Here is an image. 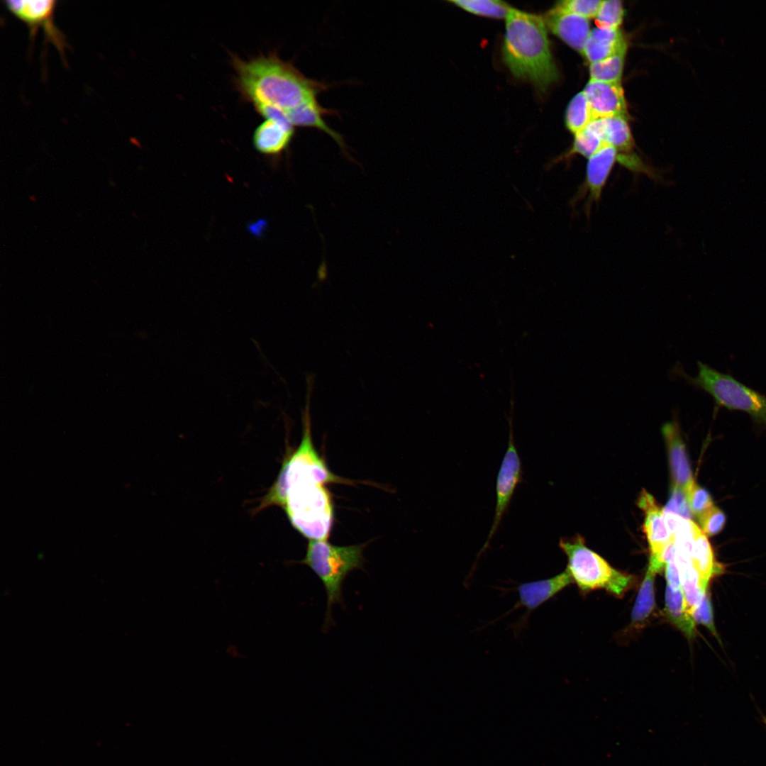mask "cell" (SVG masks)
<instances>
[{
    "label": "cell",
    "mask_w": 766,
    "mask_h": 766,
    "mask_svg": "<svg viewBox=\"0 0 766 766\" xmlns=\"http://www.w3.org/2000/svg\"><path fill=\"white\" fill-rule=\"evenodd\" d=\"M623 14L624 10L621 1H602L596 16V24L601 28H619Z\"/></svg>",
    "instance_id": "26"
},
{
    "label": "cell",
    "mask_w": 766,
    "mask_h": 766,
    "mask_svg": "<svg viewBox=\"0 0 766 766\" xmlns=\"http://www.w3.org/2000/svg\"><path fill=\"white\" fill-rule=\"evenodd\" d=\"M365 544L339 546L328 540H309L306 553L300 564L305 565L321 581L327 596L325 626L331 621L333 604H343V585L347 576L364 565Z\"/></svg>",
    "instance_id": "5"
},
{
    "label": "cell",
    "mask_w": 766,
    "mask_h": 766,
    "mask_svg": "<svg viewBox=\"0 0 766 766\" xmlns=\"http://www.w3.org/2000/svg\"><path fill=\"white\" fill-rule=\"evenodd\" d=\"M674 419L665 423L662 427V433L668 450L673 486L686 494L695 483L685 450V445L681 436L678 422Z\"/></svg>",
    "instance_id": "12"
},
{
    "label": "cell",
    "mask_w": 766,
    "mask_h": 766,
    "mask_svg": "<svg viewBox=\"0 0 766 766\" xmlns=\"http://www.w3.org/2000/svg\"><path fill=\"white\" fill-rule=\"evenodd\" d=\"M514 394L511 398V409L508 419L509 424V440L506 451L501 461L496 482V506L494 517L487 539L479 553L489 546L496 533L501 519L506 512L518 484L522 479V465L515 445L513 431Z\"/></svg>",
    "instance_id": "7"
},
{
    "label": "cell",
    "mask_w": 766,
    "mask_h": 766,
    "mask_svg": "<svg viewBox=\"0 0 766 766\" xmlns=\"http://www.w3.org/2000/svg\"><path fill=\"white\" fill-rule=\"evenodd\" d=\"M657 573L655 570L648 567L631 611L633 624L638 625L644 622L654 609L655 577Z\"/></svg>",
    "instance_id": "21"
},
{
    "label": "cell",
    "mask_w": 766,
    "mask_h": 766,
    "mask_svg": "<svg viewBox=\"0 0 766 766\" xmlns=\"http://www.w3.org/2000/svg\"><path fill=\"white\" fill-rule=\"evenodd\" d=\"M450 2L469 13L494 18H506L511 8L506 2L498 0H452Z\"/></svg>",
    "instance_id": "25"
},
{
    "label": "cell",
    "mask_w": 766,
    "mask_h": 766,
    "mask_svg": "<svg viewBox=\"0 0 766 766\" xmlns=\"http://www.w3.org/2000/svg\"><path fill=\"white\" fill-rule=\"evenodd\" d=\"M573 582L567 570L553 577L531 581L519 584L516 590L518 601L510 610L513 611L519 607L526 609V618L535 609L553 597Z\"/></svg>",
    "instance_id": "13"
},
{
    "label": "cell",
    "mask_w": 766,
    "mask_h": 766,
    "mask_svg": "<svg viewBox=\"0 0 766 766\" xmlns=\"http://www.w3.org/2000/svg\"><path fill=\"white\" fill-rule=\"evenodd\" d=\"M626 42L619 28L593 29L582 52L591 63L608 58L626 50Z\"/></svg>",
    "instance_id": "16"
},
{
    "label": "cell",
    "mask_w": 766,
    "mask_h": 766,
    "mask_svg": "<svg viewBox=\"0 0 766 766\" xmlns=\"http://www.w3.org/2000/svg\"><path fill=\"white\" fill-rule=\"evenodd\" d=\"M505 18V65L515 77L527 79L544 91L558 79L559 73L543 18L511 7Z\"/></svg>",
    "instance_id": "3"
},
{
    "label": "cell",
    "mask_w": 766,
    "mask_h": 766,
    "mask_svg": "<svg viewBox=\"0 0 766 766\" xmlns=\"http://www.w3.org/2000/svg\"><path fill=\"white\" fill-rule=\"evenodd\" d=\"M559 545L567 557L566 570L582 591L605 589L621 596L633 578L613 568L601 556L584 545L580 536L560 539Z\"/></svg>",
    "instance_id": "6"
},
{
    "label": "cell",
    "mask_w": 766,
    "mask_h": 766,
    "mask_svg": "<svg viewBox=\"0 0 766 766\" xmlns=\"http://www.w3.org/2000/svg\"><path fill=\"white\" fill-rule=\"evenodd\" d=\"M233 65L238 90L258 112L274 109L286 116L328 88L323 82L306 77L291 63L274 54L248 61L233 57Z\"/></svg>",
    "instance_id": "2"
},
{
    "label": "cell",
    "mask_w": 766,
    "mask_h": 766,
    "mask_svg": "<svg viewBox=\"0 0 766 766\" xmlns=\"http://www.w3.org/2000/svg\"><path fill=\"white\" fill-rule=\"evenodd\" d=\"M638 504L645 514L643 529L650 545V557H655L673 538V535L667 526L663 509L645 489L640 495Z\"/></svg>",
    "instance_id": "14"
},
{
    "label": "cell",
    "mask_w": 766,
    "mask_h": 766,
    "mask_svg": "<svg viewBox=\"0 0 766 766\" xmlns=\"http://www.w3.org/2000/svg\"><path fill=\"white\" fill-rule=\"evenodd\" d=\"M601 2L600 0H566L558 2L555 6L565 11L589 18L596 16Z\"/></svg>",
    "instance_id": "29"
},
{
    "label": "cell",
    "mask_w": 766,
    "mask_h": 766,
    "mask_svg": "<svg viewBox=\"0 0 766 766\" xmlns=\"http://www.w3.org/2000/svg\"><path fill=\"white\" fill-rule=\"evenodd\" d=\"M593 120L627 115L626 103L621 83L589 81L583 91Z\"/></svg>",
    "instance_id": "10"
},
{
    "label": "cell",
    "mask_w": 766,
    "mask_h": 766,
    "mask_svg": "<svg viewBox=\"0 0 766 766\" xmlns=\"http://www.w3.org/2000/svg\"><path fill=\"white\" fill-rule=\"evenodd\" d=\"M616 161H618L617 150L604 143L589 158L584 181L572 199L571 205L574 206L578 201L586 199L584 210L589 216L593 203H597L600 200L603 189Z\"/></svg>",
    "instance_id": "8"
},
{
    "label": "cell",
    "mask_w": 766,
    "mask_h": 766,
    "mask_svg": "<svg viewBox=\"0 0 766 766\" xmlns=\"http://www.w3.org/2000/svg\"><path fill=\"white\" fill-rule=\"evenodd\" d=\"M331 114H335V111L321 106L316 97H313L288 112L286 116L293 126L313 127L321 130L333 138L345 152L342 136L328 127L323 118V116Z\"/></svg>",
    "instance_id": "17"
},
{
    "label": "cell",
    "mask_w": 766,
    "mask_h": 766,
    "mask_svg": "<svg viewBox=\"0 0 766 766\" xmlns=\"http://www.w3.org/2000/svg\"><path fill=\"white\" fill-rule=\"evenodd\" d=\"M593 117L584 91L577 94L570 101L565 113L567 128L574 135L584 129Z\"/></svg>",
    "instance_id": "24"
},
{
    "label": "cell",
    "mask_w": 766,
    "mask_h": 766,
    "mask_svg": "<svg viewBox=\"0 0 766 766\" xmlns=\"http://www.w3.org/2000/svg\"><path fill=\"white\" fill-rule=\"evenodd\" d=\"M762 721L764 723V725L765 726V728H766V716H762Z\"/></svg>",
    "instance_id": "33"
},
{
    "label": "cell",
    "mask_w": 766,
    "mask_h": 766,
    "mask_svg": "<svg viewBox=\"0 0 766 766\" xmlns=\"http://www.w3.org/2000/svg\"><path fill=\"white\" fill-rule=\"evenodd\" d=\"M665 615L689 639L695 637V623L687 613L682 588L675 590L666 585L665 596Z\"/></svg>",
    "instance_id": "20"
},
{
    "label": "cell",
    "mask_w": 766,
    "mask_h": 766,
    "mask_svg": "<svg viewBox=\"0 0 766 766\" xmlns=\"http://www.w3.org/2000/svg\"><path fill=\"white\" fill-rule=\"evenodd\" d=\"M626 52V50H622L608 58L591 63L590 80L621 83Z\"/></svg>",
    "instance_id": "23"
},
{
    "label": "cell",
    "mask_w": 766,
    "mask_h": 766,
    "mask_svg": "<svg viewBox=\"0 0 766 766\" xmlns=\"http://www.w3.org/2000/svg\"><path fill=\"white\" fill-rule=\"evenodd\" d=\"M698 519L701 531L707 536L718 534L723 528L726 523L724 513L714 506L703 514Z\"/></svg>",
    "instance_id": "30"
},
{
    "label": "cell",
    "mask_w": 766,
    "mask_h": 766,
    "mask_svg": "<svg viewBox=\"0 0 766 766\" xmlns=\"http://www.w3.org/2000/svg\"><path fill=\"white\" fill-rule=\"evenodd\" d=\"M663 512L672 513L690 520L693 516L686 493L674 486L672 487L670 499L663 509Z\"/></svg>",
    "instance_id": "31"
},
{
    "label": "cell",
    "mask_w": 766,
    "mask_h": 766,
    "mask_svg": "<svg viewBox=\"0 0 766 766\" xmlns=\"http://www.w3.org/2000/svg\"><path fill=\"white\" fill-rule=\"evenodd\" d=\"M547 28L574 50L582 52L590 33L588 18L555 6L544 16Z\"/></svg>",
    "instance_id": "11"
},
{
    "label": "cell",
    "mask_w": 766,
    "mask_h": 766,
    "mask_svg": "<svg viewBox=\"0 0 766 766\" xmlns=\"http://www.w3.org/2000/svg\"><path fill=\"white\" fill-rule=\"evenodd\" d=\"M690 616L695 623L706 626L716 636L718 642H721L714 626L712 605L708 590L706 591L701 601L691 613Z\"/></svg>",
    "instance_id": "28"
},
{
    "label": "cell",
    "mask_w": 766,
    "mask_h": 766,
    "mask_svg": "<svg viewBox=\"0 0 766 766\" xmlns=\"http://www.w3.org/2000/svg\"><path fill=\"white\" fill-rule=\"evenodd\" d=\"M604 144L599 133L590 123L584 129L574 135L572 146L568 152L550 163L549 167L560 162L570 160L579 154L589 158Z\"/></svg>",
    "instance_id": "22"
},
{
    "label": "cell",
    "mask_w": 766,
    "mask_h": 766,
    "mask_svg": "<svg viewBox=\"0 0 766 766\" xmlns=\"http://www.w3.org/2000/svg\"><path fill=\"white\" fill-rule=\"evenodd\" d=\"M5 6L28 27L30 35L42 26L47 38H50L62 52L65 45L63 35L52 23V14L56 1L54 0H7Z\"/></svg>",
    "instance_id": "9"
},
{
    "label": "cell",
    "mask_w": 766,
    "mask_h": 766,
    "mask_svg": "<svg viewBox=\"0 0 766 766\" xmlns=\"http://www.w3.org/2000/svg\"><path fill=\"white\" fill-rule=\"evenodd\" d=\"M331 483L353 484L329 470L313 443L311 429L304 428L299 445L286 455L277 479L255 511L279 506L292 526L309 540H328L334 506L325 484Z\"/></svg>",
    "instance_id": "1"
},
{
    "label": "cell",
    "mask_w": 766,
    "mask_h": 766,
    "mask_svg": "<svg viewBox=\"0 0 766 766\" xmlns=\"http://www.w3.org/2000/svg\"><path fill=\"white\" fill-rule=\"evenodd\" d=\"M687 496L691 511L697 518L714 506L709 493L696 482L687 492Z\"/></svg>",
    "instance_id": "27"
},
{
    "label": "cell",
    "mask_w": 766,
    "mask_h": 766,
    "mask_svg": "<svg viewBox=\"0 0 766 766\" xmlns=\"http://www.w3.org/2000/svg\"><path fill=\"white\" fill-rule=\"evenodd\" d=\"M697 366L698 373L695 377L689 376L679 362L675 364L670 374L674 379H682L690 386L709 394L717 406L743 411L755 422L766 427V396L705 363L699 361Z\"/></svg>",
    "instance_id": "4"
},
{
    "label": "cell",
    "mask_w": 766,
    "mask_h": 766,
    "mask_svg": "<svg viewBox=\"0 0 766 766\" xmlns=\"http://www.w3.org/2000/svg\"><path fill=\"white\" fill-rule=\"evenodd\" d=\"M692 560L699 574L701 587L706 591L710 579L721 573L723 567L715 560L711 546L701 529L694 538Z\"/></svg>",
    "instance_id": "19"
},
{
    "label": "cell",
    "mask_w": 766,
    "mask_h": 766,
    "mask_svg": "<svg viewBox=\"0 0 766 766\" xmlns=\"http://www.w3.org/2000/svg\"><path fill=\"white\" fill-rule=\"evenodd\" d=\"M294 126L288 123L266 119L255 130L253 143L260 153L274 156L281 154L289 145Z\"/></svg>",
    "instance_id": "15"
},
{
    "label": "cell",
    "mask_w": 766,
    "mask_h": 766,
    "mask_svg": "<svg viewBox=\"0 0 766 766\" xmlns=\"http://www.w3.org/2000/svg\"><path fill=\"white\" fill-rule=\"evenodd\" d=\"M665 570L667 585L675 590L681 589L679 572L675 558L672 559L666 564Z\"/></svg>",
    "instance_id": "32"
},
{
    "label": "cell",
    "mask_w": 766,
    "mask_h": 766,
    "mask_svg": "<svg viewBox=\"0 0 766 766\" xmlns=\"http://www.w3.org/2000/svg\"><path fill=\"white\" fill-rule=\"evenodd\" d=\"M592 125L599 133L603 142L615 148L621 157L632 156L634 146L633 137L625 117L613 116L594 119Z\"/></svg>",
    "instance_id": "18"
}]
</instances>
